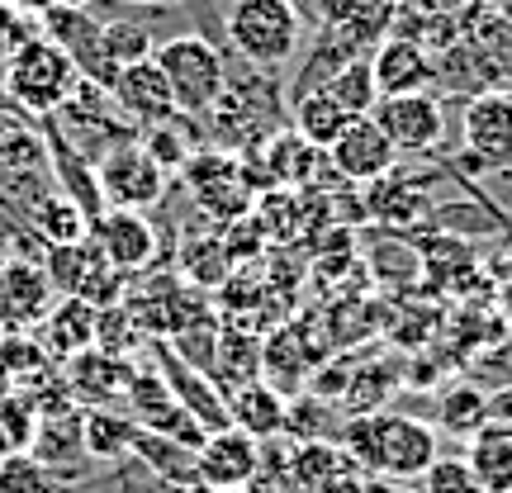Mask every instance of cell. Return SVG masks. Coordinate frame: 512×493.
<instances>
[{
  "instance_id": "obj_1",
  "label": "cell",
  "mask_w": 512,
  "mask_h": 493,
  "mask_svg": "<svg viewBox=\"0 0 512 493\" xmlns=\"http://www.w3.org/2000/svg\"><path fill=\"white\" fill-rule=\"evenodd\" d=\"M342 451L356 460L361 475L389 479V484H413L441 456V441L427 418L394 413V408H370V413H351L347 418Z\"/></svg>"
},
{
  "instance_id": "obj_2",
  "label": "cell",
  "mask_w": 512,
  "mask_h": 493,
  "mask_svg": "<svg viewBox=\"0 0 512 493\" xmlns=\"http://www.w3.org/2000/svg\"><path fill=\"white\" fill-rule=\"evenodd\" d=\"M228 48L261 72H280L304 53V15L290 0H233L223 15Z\"/></svg>"
},
{
  "instance_id": "obj_3",
  "label": "cell",
  "mask_w": 512,
  "mask_h": 493,
  "mask_svg": "<svg viewBox=\"0 0 512 493\" xmlns=\"http://www.w3.org/2000/svg\"><path fill=\"white\" fill-rule=\"evenodd\" d=\"M152 62L162 67L166 86H171V100H176V114H190V119H204L228 91V53L200 29H185V34L157 43Z\"/></svg>"
},
{
  "instance_id": "obj_4",
  "label": "cell",
  "mask_w": 512,
  "mask_h": 493,
  "mask_svg": "<svg viewBox=\"0 0 512 493\" xmlns=\"http://www.w3.org/2000/svg\"><path fill=\"white\" fill-rule=\"evenodd\" d=\"M0 86L10 95V105L29 119H48L57 114L81 86V72L72 67V57L57 48L53 38L34 34L24 48H19L10 62H0Z\"/></svg>"
},
{
  "instance_id": "obj_5",
  "label": "cell",
  "mask_w": 512,
  "mask_h": 493,
  "mask_svg": "<svg viewBox=\"0 0 512 493\" xmlns=\"http://www.w3.org/2000/svg\"><path fill=\"white\" fill-rule=\"evenodd\" d=\"M48 124H53L57 133H62V143H72L86 162H100L110 147L138 138L133 124L114 110L110 91H100V86H91V81H81L72 100H67L57 114H48Z\"/></svg>"
},
{
  "instance_id": "obj_6",
  "label": "cell",
  "mask_w": 512,
  "mask_h": 493,
  "mask_svg": "<svg viewBox=\"0 0 512 493\" xmlns=\"http://www.w3.org/2000/svg\"><path fill=\"white\" fill-rule=\"evenodd\" d=\"M95 181H100L105 209H138V214H147V209H157L166 200V181L171 176L147 157L138 138H128V143L110 147L95 162Z\"/></svg>"
},
{
  "instance_id": "obj_7",
  "label": "cell",
  "mask_w": 512,
  "mask_h": 493,
  "mask_svg": "<svg viewBox=\"0 0 512 493\" xmlns=\"http://www.w3.org/2000/svg\"><path fill=\"white\" fill-rule=\"evenodd\" d=\"M38 34L53 38L62 53L72 57V67L81 72V81H91L100 91H110L119 67L105 57V19L95 10H76V5H48L38 15Z\"/></svg>"
},
{
  "instance_id": "obj_8",
  "label": "cell",
  "mask_w": 512,
  "mask_h": 493,
  "mask_svg": "<svg viewBox=\"0 0 512 493\" xmlns=\"http://www.w3.org/2000/svg\"><path fill=\"white\" fill-rule=\"evenodd\" d=\"M119 408H124L143 432H157V437L181 441V446H190V451H200V441L209 437L200 422L176 403V394L166 389V380L152 370V361H143V356H138V366H133V380H128V394H124Z\"/></svg>"
},
{
  "instance_id": "obj_9",
  "label": "cell",
  "mask_w": 512,
  "mask_h": 493,
  "mask_svg": "<svg viewBox=\"0 0 512 493\" xmlns=\"http://www.w3.org/2000/svg\"><path fill=\"white\" fill-rule=\"evenodd\" d=\"M465 157L484 171H512V86H489L465 100L460 114Z\"/></svg>"
},
{
  "instance_id": "obj_10",
  "label": "cell",
  "mask_w": 512,
  "mask_h": 493,
  "mask_svg": "<svg viewBox=\"0 0 512 493\" xmlns=\"http://www.w3.org/2000/svg\"><path fill=\"white\" fill-rule=\"evenodd\" d=\"M370 119L384 128V138L394 143V152L408 157H432L446 138V105L432 91L418 95H384L370 110Z\"/></svg>"
},
{
  "instance_id": "obj_11",
  "label": "cell",
  "mask_w": 512,
  "mask_h": 493,
  "mask_svg": "<svg viewBox=\"0 0 512 493\" xmlns=\"http://www.w3.org/2000/svg\"><path fill=\"white\" fill-rule=\"evenodd\" d=\"M147 361H152V370L166 380V389L176 394V403H181L190 418L200 422L204 432H223V427H233V418H228V399H223V389L204 370L185 366L181 356L171 351V342H162V337H147Z\"/></svg>"
},
{
  "instance_id": "obj_12",
  "label": "cell",
  "mask_w": 512,
  "mask_h": 493,
  "mask_svg": "<svg viewBox=\"0 0 512 493\" xmlns=\"http://www.w3.org/2000/svg\"><path fill=\"white\" fill-rule=\"evenodd\" d=\"M91 242L100 247V256L110 261L119 275H143L157 266L162 256V238H157V223L138 214V209H105L91 223Z\"/></svg>"
},
{
  "instance_id": "obj_13",
  "label": "cell",
  "mask_w": 512,
  "mask_h": 493,
  "mask_svg": "<svg viewBox=\"0 0 512 493\" xmlns=\"http://www.w3.org/2000/svg\"><path fill=\"white\" fill-rule=\"evenodd\" d=\"M261 470V441L238 432V427H223L209 432L195 451V484L214 493H247V484Z\"/></svg>"
},
{
  "instance_id": "obj_14",
  "label": "cell",
  "mask_w": 512,
  "mask_h": 493,
  "mask_svg": "<svg viewBox=\"0 0 512 493\" xmlns=\"http://www.w3.org/2000/svg\"><path fill=\"white\" fill-rule=\"evenodd\" d=\"M57 304L53 285L38 261L29 256H10L0 266V332H29L38 328L48 309Z\"/></svg>"
},
{
  "instance_id": "obj_15",
  "label": "cell",
  "mask_w": 512,
  "mask_h": 493,
  "mask_svg": "<svg viewBox=\"0 0 512 493\" xmlns=\"http://www.w3.org/2000/svg\"><path fill=\"white\" fill-rule=\"evenodd\" d=\"M361 209L366 219H375L384 233H413L432 219V195H427V181L422 176H403L399 166L380 176V181L366 185L361 195Z\"/></svg>"
},
{
  "instance_id": "obj_16",
  "label": "cell",
  "mask_w": 512,
  "mask_h": 493,
  "mask_svg": "<svg viewBox=\"0 0 512 493\" xmlns=\"http://www.w3.org/2000/svg\"><path fill=\"white\" fill-rule=\"evenodd\" d=\"M110 100H114V110L133 124V133L176 119L171 86H166L162 67H157L152 57H147V62H133V67H119V76H114V86H110Z\"/></svg>"
},
{
  "instance_id": "obj_17",
  "label": "cell",
  "mask_w": 512,
  "mask_h": 493,
  "mask_svg": "<svg viewBox=\"0 0 512 493\" xmlns=\"http://www.w3.org/2000/svg\"><path fill=\"white\" fill-rule=\"evenodd\" d=\"M323 157H332V171L351 185H370V181H380V176H389V171L399 166L394 143L384 138V128L375 124L370 114L366 119H351L347 133H342Z\"/></svg>"
},
{
  "instance_id": "obj_18",
  "label": "cell",
  "mask_w": 512,
  "mask_h": 493,
  "mask_svg": "<svg viewBox=\"0 0 512 493\" xmlns=\"http://www.w3.org/2000/svg\"><path fill=\"white\" fill-rule=\"evenodd\" d=\"M133 366H138L133 356H114V351L91 347L67 361L62 380H67V394H72L81 408H114V403H124Z\"/></svg>"
},
{
  "instance_id": "obj_19",
  "label": "cell",
  "mask_w": 512,
  "mask_h": 493,
  "mask_svg": "<svg viewBox=\"0 0 512 493\" xmlns=\"http://www.w3.org/2000/svg\"><path fill=\"white\" fill-rule=\"evenodd\" d=\"M29 456L53 475V484L76 489L81 475L91 470L86 441H81V408H67V413H53V418H38V432H34Z\"/></svg>"
},
{
  "instance_id": "obj_20",
  "label": "cell",
  "mask_w": 512,
  "mask_h": 493,
  "mask_svg": "<svg viewBox=\"0 0 512 493\" xmlns=\"http://www.w3.org/2000/svg\"><path fill=\"white\" fill-rule=\"evenodd\" d=\"M370 72H375V86H380V100L384 95H418V91H432V53L418 48L413 38H380L375 53H370Z\"/></svg>"
},
{
  "instance_id": "obj_21",
  "label": "cell",
  "mask_w": 512,
  "mask_h": 493,
  "mask_svg": "<svg viewBox=\"0 0 512 493\" xmlns=\"http://www.w3.org/2000/svg\"><path fill=\"white\" fill-rule=\"evenodd\" d=\"M38 347H43V356L48 361H72V356H81V351L95 347V309L86 304V299H57L53 309H48V318L38 323Z\"/></svg>"
},
{
  "instance_id": "obj_22",
  "label": "cell",
  "mask_w": 512,
  "mask_h": 493,
  "mask_svg": "<svg viewBox=\"0 0 512 493\" xmlns=\"http://www.w3.org/2000/svg\"><path fill=\"white\" fill-rule=\"evenodd\" d=\"M256 152H261V171H266L271 190H304V185H313L318 166H323V152L313 143H304L294 128L271 133Z\"/></svg>"
},
{
  "instance_id": "obj_23",
  "label": "cell",
  "mask_w": 512,
  "mask_h": 493,
  "mask_svg": "<svg viewBox=\"0 0 512 493\" xmlns=\"http://www.w3.org/2000/svg\"><path fill=\"white\" fill-rule=\"evenodd\" d=\"M223 399H228V418H233L238 432H247V437H256V441L285 437V408H290V399H285V394H275L266 380H252V384H242V389H228Z\"/></svg>"
},
{
  "instance_id": "obj_24",
  "label": "cell",
  "mask_w": 512,
  "mask_h": 493,
  "mask_svg": "<svg viewBox=\"0 0 512 493\" xmlns=\"http://www.w3.org/2000/svg\"><path fill=\"white\" fill-rule=\"evenodd\" d=\"M133 437H138V422L128 418L124 408H81V441H86V456L91 465L110 470L119 460L133 456Z\"/></svg>"
},
{
  "instance_id": "obj_25",
  "label": "cell",
  "mask_w": 512,
  "mask_h": 493,
  "mask_svg": "<svg viewBox=\"0 0 512 493\" xmlns=\"http://www.w3.org/2000/svg\"><path fill=\"white\" fill-rule=\"evenodd\" d=\"M460 38H470L484 53V62L498 76V86H512V19L503 10H489V5L470 0L460 10Z\"/></svg>"
},
{
  "instance_id": "obj_26",
  "label": "cell",
  "mask_w": 512,
  "mask_h": 493,
  "mask_svg": "<svg viewBox=\"0 0 512 493\" xmlns=\"http://www.w3.org/2000/svg\"><path fill=\"white\" fill-rule=\"evenodd\" d=\"M465 465L475 470L484 493H512V422H484L465 441Z\"/></svg>"
},
{
  "instance_id": "obj_27",
  "label": "cell",
  "mask_w": 512,
  "mask_h": 493,
  "mask_svg": "<svg viewBox=\"0 0 512 493\" xmlns=\"http://www.w3.org/2000/svg\"><path fill=\"white\" fill-rule=\"evenodd\" d=\"M432 72H437V81L432 86H441V91L460 95V100H470V95L489 91V86H498L494 67L484 62V53H479L470 38H460V43H451L446 53L432 57Z\"/></svg>"
},
{
  "instance_id": "obj_28",
  "label": "cell",
  "mask_w": 512,
  "mask_h": 493,
  "mask_svg": "<svg viewBox=\"0 0 512 493\" xmlns=\"http://www.w3.org/2000/svg\"><path fill=\"white\" fill-rule=\"evenodd\" d=\"M347 124H351V114L332 100L328 86H318V91L290 100V128L304 138V143L318 147V152H328V147L347 133Z\"/></svg>"
},
{
  "instance_id": "obj_29",
  "label": "cell",
  "mask_w": 512,
  "mask_h": 493,
  "mask_svg": "<svg viewBox=\"0 0 512 493\" xmlns=\"http://www.w3.org/2000/svg\"><path fill=\"white\" fill-rule=\"evenodd\" d=\"M24 233H34L43 247H67V242L91 238V219H86L62 190H53V195H43V200L34 204V214L24 219Z\"/></svg>"
},
{
  "instance_id": "obj_30",
  "label": "cell",
  "mask_w": 512,
  "mask_h": 493,
  "mask_svg": "<svg viewBox=\"0 0 512 493\" xmlns=\"http://www.w3.org/2000/svg\"><path fill=\"white\" fill-rule=\"evenodd\" d=\"M261 380V337L242 328H219V351H214V384L223 394L242 384Z\"/></svg>"
},
{
  "instance_id": "obj_31",
  "label": "cell",
  "mask_w": 512,
  "mask_h": 493,
  "mask_svg": "<svg viewBox=\"0 0 512 493\" xmlns=\"http://www.w3.org/2000/svg\"><path fill=\"white\" fill-rule=\"evenodd\" d=\"M176 266H181L185 285L190 290H219L228 275L238 271L233 261H228V247H223L219 233H200V238H185L176 247Z\"/></svg>"
},
{
  "instance_id": "obj_32",
  "label": "cell",
  "mask_w": 512,
  "mask_h": 493,
  "mask_svg": "<svg viewBox=\"0 0 512 493\" xmlns=\"http://www.w3.org/2000/svg\"><path fill=\"white\" fill-rule=\"evenodd\" d=\"M133 460H138L143 470H152L157 479L176 484V489H195V451L181 446V441L157 437V432H143V427H138V437H133Z\"/></svg>"
},
{
  "instance_id": "obj_33",
  "label": "cell",
  "mask_w": 512,
  "mask_h": 493,
  "mask_svg": "<svg viewBox=\"0 0 512 493\" xmlns=\"http://www.w3.org/2000/svg\"><path fill=\"white\" fill-rule=\"evenodd\" d=\"M48 166V143H43V128L29 114H0V176L10 171H34Z\"/></svg>"
},
{
  "instance_id": "obj_34",
  "label": "cell",
  "mask_w": 512,
  "mask_h": 493,
  "mask_svg": "<svg viewBox=\"0 0 512 493\" xmlns=\"http://www.w3.org/2000/svg\"><path fill=\"white\" fill-rule=\"evenodd\" d=\"M195 124L200 119H190V114H176V119H166V124H152L138 133V143H143V152L152 157V162L162 166L166 176H176L185 162H190V152L200 143V133H195Z\"/></svg>"
},
{
  "instance_id": "obj_35",
  "label": "cell",
  "mask_w": 512,
  "mask_h": 493,
  "mask_svg": "<svg viewBox=\"0 0 512 493\" xmlns=\"http://www.w3.org/2000/svg\"><path fill=\"white\" fill-rule=\"evenodd\" d=\"M437 422L446 432H456L460 441H470L489 422V394L479 384H451L437 403Z\"/></svg>"
},
{
  "instance_id": "obj_36",
  "label": "cell",
  "mask_w": 512,
  "mask_h": 493,
  "mask_svg": "<svg viewBox=\"0 0 512 493\" xmlns=\"http://www.w3.org/2000/svg\"><path fill=\"white\" fill-rule=\"evenodd\" d=\"M328 95L351 114V119H366V114L380 105V86H375V72H370V53L351 57L347 67L328 81Z\"/></svg>"
},
{
  "instance_id": "obj_37",
  "label": "cell",
  "mask_w": 512,
  "mask_h": 493,
  "mask_svg": "<svg viewBox=\"0 0 512 493\" xmlns=\"http://www.w3.org/2000/svg\"><path fill=\"white\" fill-rule=\"evenodd\" d=\"M157 53V34L147 29L138 15H119V19H105V57L114 67H133V62H147Z\"/></svg>"
},
{
  "instance_id": "obj_38",
  "label": "cell",
  "mask_w": 512,
  "mask_h": 493,
  "mask_svg": "<svg viewBox=\"0 0 512 493\" xmlns=\"http://www.w3.org/2000/svg\"><path fill=\"white\" fill-rule=\"evenodd\" d=\"M38 403L24 394V389H5L0 394V432L10 441V451H29L34 446V432H38Z\"/></svg>"
},
{
  "instance_id": "obj_39",
  "label": "cell",
  "mask_w": 512,
  "mask_h": 493,
  "mask_svg": "<svg viewBox=\"0 0 512 493\" xmlns=\"http://www.w3.org/2000/svg\"><path fill=\"white\" fill-rule=\"evenodd\" d=\"M418 493H484L475 470L460 456H437L418 479Z\"/></svg>"
},
{
  "instance_id": "obj_40",
  "label": "cell",
  "mask_w": 512,
  "mask_h": 493,
  "mask_svg": "<svg viewBox=\"0 0 512 493\" xmlns=\"http://www.w3.org/2000/svg\"><path fill=\"white\" fill-rule=\"evenodd\" d=\"M48 484H53V475H48L29 451L0 456V493H43Z\"/></svg>"
},
{
  "instance_id": "obj_41",
  "label": "cell",
  "mask_w": 512,
  "mask_h": 493,
  "mask_svg": "<svg viewBox=\"0 0 512 493\" xmlns=\"http://www.w3.org/2000/svg\"><path fill=\"white\" fill-rule=\"evenodd\" d=\"M34 34H38V19L15 10L10 0H0V62H10Z\"/></svg>"
},
{
  "instance_id": "obj_42",
  "label": "cell",
  "mask_w": 512,
  "mask_h": 493,
  "mask_svg": "<svg viewBox=\"0 0 512 493\" xmlns=\"http://www.w3.org/2000/svg\"><path fill=\"white\" fill-rule=\"evenodd\" d=\"M475 375H479V389H484V394L512 389V337L508 342H494V347L484 351V361L475 366Z\"/></svg>"
},
{
  "instance_id": "obj_43",
  "label": "cell",
  "mask_w": 512,
  "mask_h": 493,
  "mask_svg": "<svg viewBox=\"0 0 512 493\" xmlns=\"http://www.w3.org/2000/svg\"><path fill=\"white\" fill-rule=\"evenodd\" d=\"M403 10H413V15H460L470 0H399Z\"/></svg>"
},
{
  "instance_id": "obj_44",
  "label": "cell",
  "mask_w": 512,
  "mask_h": 493,
  "mask_svg": "<svg viewBox=\"0 0 512 493\" xmlns=\"http://www.w3.org/2000/svg\"><path fill=\"white\" fill-rule=\"evenodd\" d=\"M361 493H418V489H408V484H389V479H370V475H366Z\"/></svg>"
},
{
  "instance_id": "obj_45",
  "label": "cell",
  "mask_w": 512,
  "mask_h": 493,
  "mask_svg": "<svg viewBox=\"0 0 512 493\" xmlns=\"http://www.w3.org/2000/svg\"><path fill=\"white\" fill-rule=\"evenodd\" d=\"M498 318H503V328L512 332V280L498 290Z\"/></svg>"
},
{
  "instance_id": "obj_46",
  "label": "cell",
  "mask_w": 512,
  "mask_h": 493,
  "mask_svg": "<svg viewBox=\"0 0 512 493\" xmlns=\"http://www.w3.org/2000/svg\"><path fill=\"white\" fill-rule=\"evenodd\" d=\"M10 5H15V10H24V15H43V10H48V0H10Z\"/></svg>"
},
{
  "instance_id": "obj_47",
  "label": "cell",
  "mask_w": 512,
  "mask_h": 493,
  "mask_svg": "<svg viewBox=\"0 0 512 493\" xmlns=\"http://www.w3.org/2000/svg\"><path fill=\"white\" fill-rule=\"evenodd\" d=\"M48 5H76V10H91L95 0H48Z\"/></svg>"
},
{
  "instance_id": "obj_48",
  "label": "cell",
  "mask_w": 512,
  "mask_h": 493,
  "mask_svg": "<svg viewBox=\"0 0 512 493\" xmlns=\"http://www.w3.org/2000/svg\"><path fill=\"white\" fill-rule=\"evenodd\" d=\"M15 105H10V95H5V86H0V114H10Z\"/></svg>"
},
{
  "instance_id": "obj_49",
  "label": "cell",
  "mask_w": 512,
  "mask_h": 493,
  "mask_svg": "<svg viewBox=\"0 0 512 493\" xmlns=\"http://www.w3.org/2000/svg\"><path fill=\"white\" fill-rule=\"evenodd\" d=\"M479 5H489V10H508L512 0H479Z\"/></svg>"
},
{
  "instance_id": "obj_50",
  "label": "cell",
  "mask_w": 512,
  "mask_h": 493,
  "mask_svg": "<svg viewBox=\"0 0 512 493\" xmlns=\"http://www.w3.org/2000/svg\"><path fill=\"white\" fill-rule=\"evenodd\" d=\"M294 10H299V15H304V10H313V0H290Z\"/></svg>"
},
{
  "instance_id": "obj_51",
  "label": "cell",
  "mask_w": 512,
  "mask_h": 493,
  "mask_svg": "<svg viewBox=\"0 0 512 493\" xmlns=\"http://www.w3.org/2000/svg\"><path fill=\"white\" fill-rule=\"evenodd\" d=\"M0 456H10V441H5V432H0Z\"/></svg>"
},
{
  "instance_id": "obj_52",
  "label": "cell",
  "mask_w": 512,
  "mask_h": 493,
  "mask_svg": "<svg viewBox=\"0 0 512 493\" xmlns=\"http://www.w3.org/2000/svg\"><path fill=\"white\" fill-rule=\"evenodd\" d=\"M43 493H67V484H48V489H43Z\"/></svg>"
},
{
  "instance_id": "obj_53",
  "label": "cell",
  "mask_w": 512,
  "mask_h": 493,
  "mask_svg": "<svg viewBox=\"0 0 512 493\" xmlns=\"http://www.w3.org/2000/svg\"><path fill=\"white\" fill-rule=\"evenodd\" d=\"M119 5H157V0H119Z\"/></svg>"
}]
</instances>
